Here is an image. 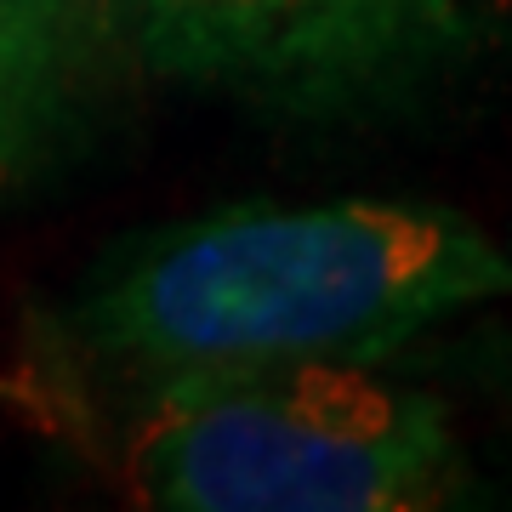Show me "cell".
<instances>
[{"label":"cell","instance_id":"cell-1","mask_svg":"<svg viewBox=\"0 0 512 512\" xmlns=\"http://www.w3.org/2000/svg\"><path fill=\"white\" fill-rule=\"evenodd\" d=\"M512 296V245L421 200L228 205L114 239L63 330L109 382L251 365H387Z\"/></svg>","mask_w":512,"mask_h":512},{"label":"cell","instance_id":"cell-3","mask_svg":"<svg viewBox=\"0 0 512 512\" xmlns=\"http://www.w3.org/2000/svg\"><path fill=\"white\" fill-rule=\"evenodd\" d=\"M154 74L291 120L410 103L473 57L467 0H114Z\"/></svg>","mask_w":512,"mask_h":512},{"label":"cell","instance_id":"cell-4","mask_svg":"<svg viewBox=\"0 0 512 512\" xmlns=\"http://www.w3.org/2000/svg\"><path fill=\"white\" fill-rule=\"evenodd\" d=\"M103 0H0V177L35 165L63 131Z\"/></svg>","mask_w":512,"mask_h":512},{"label":"cell","instance_id":"cell-5","mask_svg":"<svg viewBox=\"0 0 512 512\" xmlns=\"http://www.w3.org/2000/svg\"><path fill=\"white\" fill-rule=\"evenodd\" d=\"M404 370H421V376H439V382L473 387V393H490L495 404H512V325H473L461 336H421L399 353Z\"/></svg>","mask_w":512,"mask_h":512},{"label":"cell","instance_id":"cell-2","mask_svg":"<svg viewBox=\"0 0 512 512\" xmlns=\"http://www.w3.org/2000/svg\"><path fill=\"white\" fill-rule=\"evenodd\" d=\"M97 450L165 512H404L450 501L456 427L439 393L376 365H251L114 382Z\"/></svg>","mask_w":512,"mask_h":512}]
</instances>
